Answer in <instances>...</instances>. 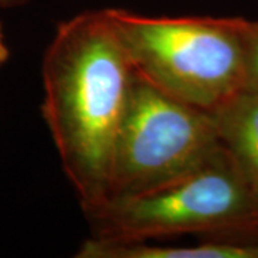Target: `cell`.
Here are the masks:
<instances>
[{
  "label": "cell",
  "mask_w": 258,
  "mask_h": 258,
  "mask_svg": "<svg viewBox=\"0 0 258 258\" xmlns=\"http://www.w3.org/2000/svg\"><path fill=\"white\" fill-rule=\"evenodd\" d=\"M134 69L102 10L62 22L42 60V113L83 211L109 197Z\"/></svg>",
  "instance_id": "6da1fadb"
},
{
  "label": "cell",
  "mask_w": 258,
  "mask_h": 258,
  "mask_svg": "<svg viewBox=\"0 0 258 258\" xmlns=\"http://www.w3.org/2000/svg\"><path fill=\"white\" fill-rule=\"evenodd\" d=\"M102 12L132 69L162 92L215 112L244 91L245 19Z\"/></svg>",
  "instance_id": "7a4b0ae2"
},
{
  "label": "cell",
  "mask_w": 258,
  "mask_h": 258,
  "mask_svg": "<svg viewBox=\"0 0 258 258\" xmlns=\"http://www.w3.org/2000/svg\"><path fill=\"white\" fill-rule=\"evenodd\" d=\"M85 215L93 238L148 241L257 228L258 203L221 145L182 175L147 192L109 200Z\"/></svg>",
  "instance_id": "3957f363"
},
{
  "label": "cell",
  "mask_w": 258,
  "mask_h": 258,
  "mask_svg": "<svg viewBox=\"0 0 258 258\" xmlns=\"http://www.w3.org/2000/svg\"><path fill=\"white\" fill-rule=\"evenodd\" d=\"M220 147L214 112L162 92L134 71L113 148L106 201L165 184Z\"/></svg>",
  "instance_id": "277c9868"
},
{
  "label": "cell",
  "mask_w": 258,
  "mask_h": 258,
  "mask_svg": "<svg viewBox=\"0 0 258 258\" xmlns=\"http://www.w3.org/2000/svg\"><path fill=\"white\" fill-rule=\"evenodd\" d=\"M214 116L221 145L258 203V93H238Z\"/></svg>",
  "instance_id": "5b68a950"
},
{
  "label": "cell",
  "mask_w": 258,
  "mask_h": 258,
  "mask_svg": "<svg viewBox=\"0 0 258 258\" xmlns=\"http://www.w3.org/2000/svg\"><path fill=\"white\" fill-rule=\"evenodd\" d=\"M78 258H258V244L212 241L198 245H162L148 241L89 238L76 252Z\"/></svg>",
  "instance_id": "8992f818"
},
{
  "label": "cell",
  "mask_w": 258,
  "mask_h": 258,
  "mask_svg": "<svg viewBox=\"0 0 258 258\" xmlns=\"http://www.w3.org/2000/svg\"><path fill=\"white\" fill-rule=\"evenodd\" d=\"M244 91L258 93V22L245 20L242 33Z\"/></svg>",
  "instance_id": "52a82bcc"
},
{
  "label": "cell",
  "mask_w": 258,
  "mask_h": 258,
  "mask_svg": "<svg viewBox=\"0 0 258 258\" xmlns=\"http://www.w3.org/2000/svg\"><path fill=\"white\" fill-rule=\"evenodd\" d=\"M8 59H9V47H8V43H6L2 25H0V66L5 63Z\"/></svg>",
  "instance_id": "ba28073f"
},
{
  "label": "cell",
  "mask_w": 258,
  "mask_h": 258,
  "mask_svg": "<svg viewBox=\"0 0 258 258\" xmlns=\"http://www.w3.org/2000/svg\"><path fill=\"white\" fill-rule=\"evenodd\" d=\"M28 2L29 0H0V6L2 8H18Z\"/></svg>",
  "instance_id": "9c48e42d"
}]
</instances>
